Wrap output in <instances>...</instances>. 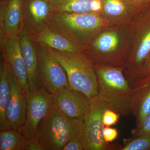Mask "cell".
Returning a JSON list of instances; mask_svg holds the SVG:
<instances>
[{
    "label": "cell",
    "instance_id": "9",
    "mask_svg": "<svg viewBox=\"0 0 150 150\" xmlns=\"http://www.w3.org/2000/svg\"><path fill=\"white\" fill-rule=\"evenodd\" d=\"M27 108L26 119L21 134L27 139L36 138L40 121L46 116L53 103L54 95L44 89L25 93Z\"/></svg>",
    "mask_w": 150,
    "mask_h": 150
},
{
    "label": "cell",
    "instance_id": "12",
    "mask_svg": "<svg viewBox=\"0 0 150 150\" xmlns=\"http://www.w3.org/2000/svg\"><path fill=\"white\" fill-rule=\"evenodd\" d=\"M1 47L5 62L11 67L18 82L26 92L28 91L27 72L19 36L1 33Z\"/></svg>",
    "mask_w": 150,
    "mask_h": 150
},
{
    "label": "cell",
    "instance_id": "28",
    "mask_svg": "<svg viewBox=\"0 0 150 150\" xmlns=\"http://www.w3.org/2000/svg\"><path fill=\"white\" fill-rule=\"evenodd\" d=\"M150 74V53L148 56L146 62H145L141 74V77H143L146 75Z\"/></svg>",
    "mask_w": 150,
    "mask_h": 150
},
{
    "label": "cell",
    "instance_id": "7",
    "mask_svg": "<svg viewBox=\"0 0 150 150\" xmlns=\"http://www.w3.org/2000/svg\"><path fill=\"white\" fill-rule=\"evenodd\" d=\"M108 107L98 96L90 98L88 108L82 121L81 140L84 150H113L115 147L104 141L103 112Z\"/></svg>",
    "mask_w": 150,
    "mask_h": 150
},
{
    "label": "cell",
    "instance_id": "4",
    "mask_svg": "<svg viewBox=\"0 0 150 150\" xmlns=\"http://www.w3.org/2000/svg\"><path fill=\"white\" fill-rule=\"evenodd\" d=\"M82 121L65 115L53 103L39 123L36 138L43 150H62L69 140L81 139Z\"/></svg>",
    "mask_w": 150,
    "mask_h": 150
},
{
    "label": "cell",
    "instance_id": "32",
    "mask_svg": "<svg viewBox=\"0 0 150 150\" xmlns=\"http://www.w3.org/2000/svg\"></svg>",
    "mask_w": 150,
    "mask_h": 150
},
{
    "label": "cell",
    "instance_id": "10",
    "mask_svg": "<svg viewBox=\"0 0 150 150\" xmlns=\"http://www.w3.org/2000/svg\"><path fill=\"white\" fill-rule=\"evenodd\" d=\"M147 4L133 0H104L100 14L111 26L131 25Z\"/></svg>",
    "mask_w": 150,
    "mask_h": 150
},
{
    "label": "cell",
    "instance_id": "30",
    "mask_svg": "<svg viewBox=\"0 0 150 150\" xmlns=\"http://www.w3.org/2000/svg\"><path fill=\"white\" fill-rule=\"evenodd\" d=\"M1 1H3V0H1Z\"/></svg>",
    "mask_w": 150,
    "mask_h": 150
},
{
    "label": "cell",
    "instance_id": "26",
    "mask_svg": "<svg viewBox=\"0 0 150 150\" xmlns=\"http://www.w3.org/2000/svg\"><path fill=\"white\" fill-rule=\"evenodd\" d=\"M62 150H84L81 139L74 138L69 140Z\"/></svg>",
    "mask_w": 150,
    "mask_h": 150
},
{
    "label": "cell",
    "instance_id": "6",
    "mask_svg": "<svg viewBox=\"0 0 150 150\" xmlns=\"http://www.w3.org/2000/svg\"><path fill=\"white\" fill-rule=\"evenodd\" d=\"M53 51L64 69L70 88L81 92L89 98L98 96L96 74L91 59L81 51L73 53Z\"/></svg>",
    "mask_w": 150,
    "mask_h": 150
},
{
    "label": "cell",
    "instance_id": "31",
    "mask_svg": "<svg viewBox=\"0 0 150 150\" xmlns=\"http://www.w3.org/2000/svg\"><path fill=\"white\" fill-rule=\"evenodd\" d=\"M50 1H51V0H50Z\"/></svg>",
    "mask_w": 150,
    "mask_h": 150
},
{
    "label": "cell",
    "instance_id": "27",
    "mask_svg": "<svg viewBox=\"0 0 150 150\" xmlns=\"http://www.w3.org/2000/svg\"><path fill=\"white\" fill-rule=\"evenodd\" d=\"M25 150H43L37 138L27 139Z\"/></svg>",
    "mask_w": 150,
    "mask_h": 150
},
{
    "label": "cell",
    "instance_id": "14",
    "mask_svg": "<svg viewBox=\"0 0 150 150\" xmlns=\"http://www.w3.org/2000/svg\"><path fill=\"white\" fill-rule=\"evenodd\" d=\"M23 4L24 21L28 34L35 35L47 25L53 12L51 1L23 0Z\"/></svg>",
    "mask_w": 150,
    "mask_h": 150
},
{
    "label": "cell",
    "instance_id": "20",
    "mask_svg": "<svg viewBox=\"0 0 150 150\" xmlns=\"http://www.w3.org/2000/svg\"><path fill=\"white\" fill-rule=\"evenodd\" d=\"M10 87L8 76L7 65L1 62L0 66V130L11 129L7 118V108L10 98Z\"/></svg>",
    "mask_w": 150,
    "mask_h": 150
},
{
    "label": "cell",
    "instance_id": "5",
    "mask_svg": "<svg viewBox=\"0 0 150 150\" xmlns=\"http://www.w3.org/2000/svg\"><path fill=\"white\" fill-rule=\"evenodd\" d=\"M150 53V2L131 25L129 52L124 74L130 85L140 79Z\"/></svg>",
    "mask_w": 150,
    "mask_h": 150
},
{
    "label": "cell",
    "instance_id": "19",
    "mask_svg": "<svg viewBox=\"0 0 150 150\" xmlns=\"http://www.w3.org/2000/svg\"><path fill=\"white\" fill-rule=\"evenodd\" d=\"M104 0H51L53 12L100 13Z\"/></svg>",
    "mask_w": 150,
    "mask_h": 150
},
{
    "label": "cell",
    "instance_id": "18",
    "mask_svg": "<svg viewBox=\"0 0 150 150\" xmlns=\"http://www.w3.org/2000/svg\"><path fill=\"white\" fill-rule=\"evenodd\" d=\"M32 38L37 43L64 52H77L81 51L79 46L67 38L51 30L48 25L43 27Z\"/></svg>",
    "mask_w": 150,
    "mask_h": 150
},
{
    "label": "cell",
    "instance_id": "8",
    "mask_svg": "<svg viewBox=\"0 0 150 150\" xmlns=\"http://www.w3.org/2000/svg\"><path fill=\"white\" fill-rule=\"evenodd\" d=\"M38 78L40 88L54 95L69 88L64 69L54 56L53 49L38 43Z\"/></svg>",
    "mask_w": 150,
    "mask_h": 150
},
{
    "label": "cell",
    "instance_id": "29",
    "mask_svg": "<svg viewBox=\"0 0 150 150\" xmlns=\"http://www.w3.org/2000/svg\"><path fill=\"white\" fill-rule=\"evenodd\" d=\"M133 1L143 4H147L150 2V0H133Z\"/></svg>",
    "mask_w": 150,
    "mask_h": 150
},
{
    "label": "cell",
    "instance_id": "2",
    "mask_svg": "<svg viewBox=\"0 0 150 150\" xmlns=\"http://www.w3.org/2000/svg\"><path fill=\"white\" fill-rule=\"evenodd\" d=\"M47 25L78 46L87 45L100 32L112 26L96 13L53 12Z\"/></svg>",
    "mask_w": 150,
    "mask_h": 150
},
{
    "label": "cell",
    "instance_id": "13",
    "mask_svg": "<svg viewBox=\"0 0 150 150\" xmlns=\"http://www.w3.org/2000/svg\"><path fill=\"white\" fill-rule=\"evenodd\" d=\"M53 103L72 118L82 120L90 103V98L81 92L66 88L54 95Z\"/></svg>",
    "mask_w": 150,
    "mask_h": 150
},
{
    "label": "cell",
    "instance_id": "25",
    "mask_svg": "<svg viewBox=\"0 0 150 150\" xmlns=\"http://www.w3.org/2000/svg\"><path fill=\"white\" fill-rule=\"evenodd\" d=\"M118 136V131L117 129L104 126L103 129V136L105 142L109 143L113 142Z\"/></svg>",
    "mask_w": 150,
    "mask_h": 150
},
{
    "label": "cell",
    "instance_id": "24",
    "mask_svg": "<svg viewBox=\"0 0 150 150\" xmlns=\"http://www.w3.org/2000/svg\"><path fill=\"white\" fill-rule=\"evenodd\" d=\"M132 134L134 137L150 136V113L143 120L139 127L132 131Z\"/></svg>",
    "mask_w": 150,
    "mask_h": 150
},
{
    "label": "cell",
    "instance_id": "1",
    "mask_svg": "<svg viewBox=\"0 0 150 150\" xmlns=\"http://www.w3.org/2000/svg\"><path fill=\"white\" fill-rule=\"evenodd\" d=\"M94 67L98 97L121 116L131 114L132 91L124 75L125 69L100 64Z\"/></svg>",
    "mask_w": 150,
    "mask_h": 150
},
{
    "label": "cell",
    "instance_id": "23",
    "mask_svg": "<svg viewBox=\"0 0 150 150\" xmlns=\"http://www.w3.org/2000/svg\"><path fill=\"white\" fill-rule=\"evenodd\" d=\"M121 116L118 113L111 109L107 108L105 110L103 116V123L104 126L110 127L117 123Z\"/></svg>",
    "mask_w": 150,
    "mask_h": 150
},
{
    "label": "cell",
    "instance_id": "16",
    "mask_svg": "<svg viewBox=\"0 0 150 150\" xmlns=\"http://www.w3.org/2000/svg\"><path fill=\"white\" fill-rule=\"evenodd\" d=\"M131 113L136 119V128L150 113V74L131 84Z\"/></svg>",
    "mask_w": 150,
    "mask_h": 150
},
{
    "label": "cell",
    "instance_id": "21",
    "mask_svg": "<svg viewBox=\"0 0 150 150\" xmlns=\"http://www.w3.org/2000/svg\"><path fill=\"white\" fill-rule=\"evenodd\" d=\"M27 139L12 129L0 131V150H25Z\"/></svg>",
    "mask_w": 150,
    "mask_h": 150
},
{
    "label": "cell",
    "instance_id": "17",
    "mask_svg": "<svg viewBox=\"0 0 150 150\" xmlns=\"http://www.w3.org/2000/svg\"><path fill=\"white\" fill-rule=\"evenodd\" d=\"M21 49L27 72V88L29 92L40 88L38 78V59L36 47L31 36L25 32L19 35Z\"/></svg>",
    "mask_w": 150,
    "mask_h": 150
},
{
    "label": "cell",
    "instance_id": "22",
    "mask_svg": "<svg viewBox=\"0 0 150 150\" xmlns=\"http://www.w3.org/2000/svg\"><path fill=\"white\" fill-rule=\"evenodd\" d=\"M119 150H150V136L144 135L125 139L123 146L121 147Z\"/></svg>",
    "mask_w": 150,
    "mask_h": 150
},
{
    "label": "cell",
    "instance_id": "3",
    "mask_svg": "<svg viewBox=\"0 0 150 150\" xmlns=\"http://www.w3.org/2000/svg\"><path fill=\"white\" fill-rule=\"evenodd\" d=\"M131 25L110 26L94 38L88 44H91V48L86 54L94 64L125 69L129 52Z\"/></svg>",
    "mask_w": 150,
    "mask_h": 150
},
{
    "label": "cell",
    "instance_id": "15",
    "mask_svg": "<svg viewBox=\"0 0 150 150\" xmlns=\"http://www.w3.org/2000/svg\"><path fill=\"white\" fill-rule=\"evenodd\" d=\"M23 0H3L1 4V33L18 36L21 32Z\"/></svg>",
    "mask_w": 150,
    "mask_h": 150
},
{
    "label": "cell",
    "instance_id": "11",
    "mask_svg": "<svg viewBox=\"0 0 150 150\" xmlns=\"http://www.w3.org/2000/svg\"><path fill=\"white\" fill-rule=\"evenodd\" d=\"M6 64L11 90L10 98L6 111L7 118L11 129L21 134L22 127L26 119V92L18 82L11 67Z\"/></svg>",
    "mask_w": 150,
    "mask_h": 150
}]
</instances>
